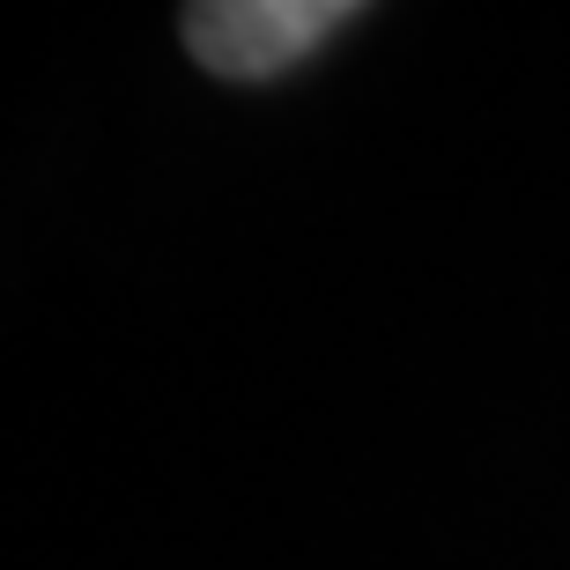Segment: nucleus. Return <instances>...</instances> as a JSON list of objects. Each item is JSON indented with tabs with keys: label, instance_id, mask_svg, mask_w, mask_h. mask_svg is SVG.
<instances>
[{
	"label": "nucleus",
	"instance_id": "nucleus-1",
	"mask_svg": "<svg viewBox=\"0 0 570 570\" xmlns=\"http://www.w3.org/2000/svg\"><path fill=\"white\" fill-rule=\"evenodd\" d=\"M363 8L348 0H208L186 16V52L223 82H267L312 60L318 45L348 30Z\"/></svg>",
	"mask_w": 570,
	"mask_h": 570
}]
</instances>
